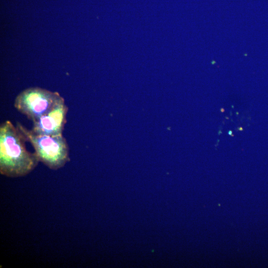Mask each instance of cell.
Listing matches in <instances>:
<instances>
[{"instance_id": "obj_1", "label": "cell", "mask_w": 268, "mask_h": 268, "mask_svg": "<svg viewBox=\"0 0 268 268\" xmlns=\"http://www.w3.org/2000/svg\"><path fill=\"white\" fill-rule=\"evenodd\" d=\"M23 135L9 120L0 126V173L7 177L26 176L40 162L36 153L29 152Z\"/></svg>"}, {"instance_id": "obj_2", "label": "cell", "mask_w": 268, "mask_h": 268, "mask_svg": "<svg viewBox=\"0 0 268 268\" xmlns=\"http://www.w3.org/2000/svg\"><path fill=\"white\" fill-rule=\"evenodd\" d=\"M16 127L26 141L31 143L40 162L52 170L63 167L70 160L69 146L62 135H48L37 134L19 122Z\"/></svg>"}, {"instance_id": "obj_3", "label": "cell", "mask_w": 268, "mask_h": 268, "mask_svg": "<svg viewBox=\"0 0 268 268\" xmlns=\"http://www.w3.org/2000/svg\"><path fill=\"white\" fill-rule=\"evenodd\" d=\"M62 97L58 92L32 87L23 90L17 95L14 107L33 122L46 113Z\"/></svg>"}, {"instance_id": "obj_4", "label": "cell", "mask_w": 268, "mask_h": 268, "mask_svg": "<svg viewBox=\"0 0 268 268\" xmlns=\"http://www.w3.org/2000/svg\"><path fill=\"white\" fill-rule=\"evenodd\" d=\"M68 111V107L62 97L46 113L32 122L31 130L37 134L45 135L63 134Z\"/></svg>"}]
</instances>
